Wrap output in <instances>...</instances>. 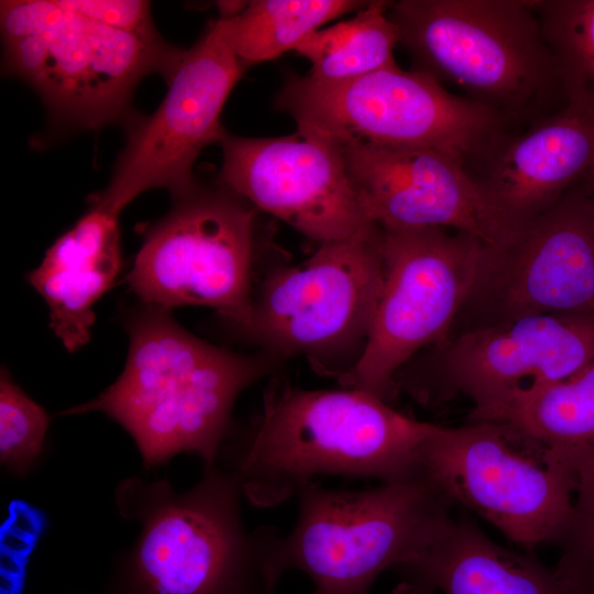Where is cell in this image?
Returning <instances> with one entry per match:
<instances>
[{
    "label": "cell",
    "mask_w": 594,
    "mask_h": 594,
    "mask_svg": "<svg viewBox=\"0 0 594 594\" xmlns=\"http://www.w3.org/2000/svg\"><path fill=\"white\" fill-rule=\"evenodd\" d=\"M435 428L362 389H304L275 376L257 418L228 454L227 471L251 504L275 507L318 476H420Z\"/></svg>",
    "instance_id": "6da1fadb"
},
{
    "label": "cell",
    "mask_w": 594,
    "mask_h": 594,
    "mask_svg": "<svg viewBox=\"0 0 594 594\" xmlns=\"http://www.w3.org/2000/svg\"><path fill=\"white\" fill-rule=\"evenodd\" d=\"M125 366L97 398L65 414L100 411L134 439L146 465L180 452L216 464L238 396L271 374L277 361L208 343L165 308L146 305L128 322Z\"/></svg>",
    "instance_id": "7a4b0ae2"
},
{
    "label": "cell",
    "mask_w": 594,
    "mask_h": 594,
    "mask_svg": "<svg viewBox=\"0 0 594 594\" xmlns=\"http://www.w3.org/2000/svg\"><path fill=\"white\" fill-rule=\"evenodd\" d=\"M238 480L216 464L189 491L133 479L117 492L120 510L141 532L116 594H270L273 527L249 532L241 517Z\"/></svg>",
    "instance_id": "3957f363"
},
{
    "label": "cell",
    "mask_w": 594,
    "mask_h": 594,
    "mask_svg": "<svg viewBox=\"0 0 594 594\" xmlns=\"http://www.w3.org/2000/svg\"><path fill=\"white\" fill-rule=\"evenodd\" d=\"M388 15L415 70L459 86L508 123L537 122L564 101L535 1L400 0Z\"/></svg>",
    "instance_id": "277c9868"
},
{
    "label": "cell",
    "mask_w": 594,
    "mask_h": 594,
    "mask_svg": "<svg viewBox=\"0 0 594 594\" xmlns=\"http://www.w3.org/2000/svg\"><path fill=\"white\" fill-rule=\"evenodd\" d=\"M4 70L28 82L59 122L96 129L127 119L146 75L165 80L182 48L160 34L95 22L57 0L1 1Z\"/></svg>",
    "instance_id": "5b68a950"
},
{
    "label": "cell",
    "mask_w": 594,
    "mask_h": 594,
    "mask_svg": "<svg viewBox=\"0 0 594 594\" xmlns=\"http://www.w3.org/2000/svg\"><path fill=\"white\" fill-rule=\"evenodd\" d=\"M296 496V524L277 536L272 568L279 578L305 573L312 594H367L382 572L421 556L452 518V502L422 475L365 490L311 482Z\"/></svg>",
    "instance_id": "8992f818"
},
{
    "label": "cell",
    "mask_w": 594,
    "mask_h": 594,
    "mask_svg": "<svg viewBox=\"0 0 594 594\" xmlns=\"http://www.w3.org/2000/svg\"><path fill=\"white\" fill-rule=\"evenodd\" d=\"M274 103L298 130L334 142L435 148L466 165L507 135L508 122L492 108L398 65L334 81L289 76Z\"/></svg>",
    "instance_id": "52a82bcc"
},
{
    "label": "cell",
    "mask_w": 594,
    "mask_h": 594,
    "mask_svg": "<svg viewBox=\"0 0 594 594\" xmlns=\"http://www.w3.org/2000/svg\"><path fill=\"white\" fill-rule=\"evenodd\" d=\"M380 240L381 231L320 243L306 261L273 270L243 331L277 362L305 358L318 373L344 378L370 337L383 283Z\"/></svg>",
    "instance_id": "ba28073f"
},
{
    "label": "cell",
    "mask_w": 594,
    "mask_h": 594,
    "mask_svg": "<svg viewBox=\"0 0 594 594\" xmlns=\"http://www.w3.org/2000/svg\"><path fill=\"white\" fill-rule=\"evenodd\" d=\"M421 475L528 549L559 541L576 485L575 468L550 447L510 425L484 420L436 426Z\"/></svg>",
    "instance_id": "9c48e42d"
},
{
    "label": "cell",
    "mask_w": 594,
    "mask_h": 594,
    "mask_svg": "<svg viewBox=\"0 0 594 594\" xmlns=\"http://www.w3.org/2000/svg\"><path fill=\"white\" fill-rule=\"evenodd\" d=\"M383 283L366 346L340 382L388 403L421 349L446 341L487 245L444 228L381 229Z\"/></svg>",
    "instance_id": "30bf717a"
},
{
    "label": "cell",
    "mask_w": 594,
    "mask_h": 594,
    "mask_svg": "<svg viewBox=\"0 0 594 594\" xmlns=\"http://www.w3.org/2000/svg\"><path fill=\"white\" fill-rule=\"evenodd\" d=\"M256 211L227 187L197 186L146 232L128 276L131 289L145 305L210 307L244 329Z\"/></svg>",
    "instance_id": "8fae6325"
},
{
    "label": "cell",
    "mask_w": 594,
    "mask_h": 594,
    "mask_svg": "<svg viewBox=\"0 0 594 594\" xmlns=\"http://www.w3.org/2000/svg\"><path fill=\"white\" fill-rule=\"evenodd\" d=\"M245 69L218 20L209 23L195 45L183 50L164 100L131 129L109 185L91 202L120 213L150 189H167L175 201L193 191L198 186L193 166L206 146L227 135L221 112Z\"/></svg>",
    "instance_id": "7c38bea8"
},
{
    "label": "cell",
    "mask_w": 594,
    "mask_h": 594,
    "mask_svg": "<svg viewBox=\"0 0 594 594\" xmlns=\"http://www.w3.org/2000/svg\"><path fill=\"white\" fill-rule=\"evenodd\" d=\"M592 312L594 227L591 195L582 188L569 190L503 245L486 246L457 318L474 317L466 332L531 315Z\"/></svg>",
    "instance_id": "4fadbf2b"
},
{
    "label": "cell",
    "mask_w": 594,
    "mask_h": 594,
    "mask_svg": "<svg viewBox=\"0 0 594 594\" xmlns=\"http://www.w3.org/2000/svg\"><path fill=\"white\" fill-rule=\"evenodd\" d=\"M433 346L439 358L435 375L403 387L424 403L462 393L473 400L471 420H477L590 364L594 312L525 316Z\"/></svg>",
    "instance_id": "5bb4252c"
},
{
    "label": "cell",
    "mask_w": 594,
    "mask_h": 594,
    "mask_svg": "<svg viewBox=\"0 0 594 594\" xmlns=\"http://www.w3.org/2000/svg\"><path fill=\"white\" fill-rule=\"evenodd\" d=\"M219 184L320 243L369 239L366 216L338 145L301 131L278 138L221 141Z\"/></svg>",
    "instance_id": "9a60e30c"
},
{
    "label": "cell",
    "mask_w": 594,
    "mask_h": 594,
    "mask_svg": "<svg viewBox=\"0 0 594 594\" xmlns=\"http://www.w3.org/2000/svg\"><path fill=\"white\" fill-rule=\"evenodd\" d=\"M334 143L367 218L381 229H451L490 248L503 245L517 232L466 163L450 153Z\"/></svg>",
    "instance_id": "2e32d148"
},
{
    "label": "cell",
    "mask_w": 594,
    "mask_h": 594,
    "mask_svg": "<svg viewBox=\"0 0 594 594\" xmlns=\"http://www.w3.org/2000/svg\"><path fill=\"white\" fill-rule=\"evenodd\" d=\"M473 175L517 231L557 202L594 164V113L564 106L515 138L506 135Z\"/></svg>",
    "instance_id": "e0dca14e"
},
{
    "label": "cell",
    "mask_w": 594,
    "mask_h": 594,
    "mask_svg": "<svg viewBox=\"0 0 594 594\" xmlns=\"http://www.w3.org/2000/svg\"><path fill=\"white\" fill-rule=\"evenodd\" d=\"M119 216L91 204L28 275L47 304L51 328L70 352L89 341L95 323L92 307L120 272Z\"/></svg>",
    "instance_id": "ac0fdd59"
},
{
    "label": "cell",
    "mask_w": 594,
    "mask_h": 594,
    "mask_svg": "<svg viewBox=\"0 0 594 594\" xmlns=\"http://www.w3.org/2000/svg\"><path fill=\"white\" fill-rule=\"evenodd\" d=\"M398 570L397 594H572L554 570L498 546L465 519L451 518L421 556Z\"/></svg>",
    "instance_id": "d6986e66"
},
{
    "label": "cell",
    "mask_w": 594,
    "mask_h": 594,
    "mask_svg": "<svg viewBox=\"0 0 594 594\" xmlns=\"http://www.w3.org/2000/svg\"><path fill=\"white\" fill-rule=\"evenodd\" d=\"M510 425L572 464L594 457V360L568 380L536 389L473 421Z\"/></svg>",
    "instance_id": "ffe728a7"
},
{
    "label": "cell",
    "mask_w": 594,
    "mask_h": 594,
    "mask_svg": "<svg viewBox=\"0 0 594 594\" xmlns=\"http://www.w3.org/2000/svg\"><path fill=\"white\" fill-rule=\"evenodd\" d=\"M369 1L255 0L234 16L218 19L227 44L245 67L272 61L295 50L321 26Z\"/></svg>",
    "instance_id": "44dd1931"
},
{
    "label": "cell",
    "mask_w": 594,
    "mask_h": 594,
    "mask_svg": "<svg viewBox=\"0 0 594 594\" xmlns=\"http://www.w3.org/2000/svg\"><path fill=\"white\" fill-rule=\"evenodd\" d=\"M388 6L389 1H369L352 18L321 28L298 44L294 51L311 64L308 75L334 81L396 66L399 34Z\"/></svg>",
    "instance_id": "7402d4cb"
},
{
    "label": "cell",
    "mask_w": 594,
    "mask_h": 594,
    "mask_svg": "<svg viewBox=\"0 0 594 594\" xmlns=\"http://www.w3.org/2000/svg\"><path fill=\"white\" fill-rule=\"evenodd\" d=\"M565 106L594 113V0H537Z\"/></svg>",
    "instance_id": "603a6c76"
},
{
    "label": "cell",
    "mask_w": 594,
    "mask_h": 594,
    "mask_svg": "<svg viewBox=\"0 0 594 594\" xmlns=\"http://www.w3.org/2000/svg\"><path fill=\"white\" fill-rule=\"evenodd\" d=\"M571 517L554 569L572 594H594V457L576 466Z\"/></svg>",
    "instance_id": "cb8c5ba5"
},
{
    "label": "cell",
    "mask_w": 594,
    "mask_h": 594,
    "mask_svg": "<svg viewBox=\"0 0 594 594\" xmlns=\"http://www.w3.org/2000/svg\"><path fill=\"white\" fill-rule=\"evenodd\" d=\"M50 419L2 367L0 376V460L16 474L25 473L40 457Z\"/></svg>",
    "instance_id": "d4e9b609"
},
{
    "label": "cell",
    "mask_w": 594,
    "mask_h": 594,
    "mask_svg": "<svg viewBox=\"0 0 594 594\" xmlns=\"http://www.w3.org/2000/svg\"><path fill=\"white\" fill-rule=\"evenodd\" d=\"M65 9L128 32L155 31L150 3L140 0H57Z\"/></svg>",
    "instance_id": "484cf974"
},
{
    "label": "cell",
    "mask_w": 594,
    "mask_h": 594,
    "mask_svg": "<svg viewBox=\"0 0 594 594\" xmlns=\"http://www.w3.org/2000/svg\"><path fill=\"white\" fill-rule=\"evenodd\" d=\"M584 180L583 188L592 196H594V164L588 172L582 178Z\"/></svg>",
    "instance_id": "4316f807"
},
{
    "label": "cell",
    "mask_w": 594,
    "mask_h": 594,
    "mask_svg": "<svg viewBox=\"0 0 594 594\" xmlns=\"http://www.w3.org/2000/svg\"><path fill=\"white\" fill-rule=\"evenodd\" d=\"M591 217L594 227V196L591 195Z\"/></svg>",
    "instance_id": "83f0119b"
},
{
    "label": "cell",
    "mask_w": 594,
    "mask_h": 594,
    "mask_svg": "<svg viewBox=\"0 0 594 594\" xmlns=\"http://www.w3.org/2000/svg\"><path fill=\"white\" fill-rule=\"evenodd\" d=\"M270 594H276V590H274L273 592H271Z\"/></svg>",
    "instance_id": "f1b7e54d"
}]
</instances>
